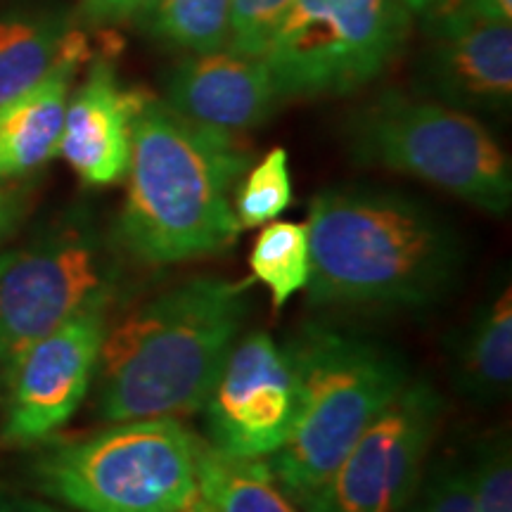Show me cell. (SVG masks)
<instances>
[{
	"label": "cell",
	"instance_id": "6da1fadb",
	"mask_svg": "<svg viewBox=\"0 0 512 512\" xmlns=\"http://www.w3.org/2000/svg\"><path fill=\"white\" fill-rule=\"evenodd\" d=\"M320 309H427L456 285L463 249L430 204L406 192L342 185L318 192L306 219Z\"/></svg>",
	"mask_w": 512,
	"mask_h": 512
},
{
	"label": "cell",
	"instance_id": "7a4b0ae2",
	"mask_svg": "<svg viewBox=\"0 0 512 512\" xmlns=\"http://www.w3.org/2000/svg\"><path fill=\"white\" fill-rule=\"evenodd\" d=\"M249 162L238 136L188 121L145 93L133 117L126 200L112 230L126 259L174 266L226 254L242 233L233 192Z\"/></svg>",
	"mask_w": 512,
	"mask_h": 512
},
{
	"label": "cell",
	"instance_id": "3957f363",
	"mask_svg": "<svg viewBox=\"0 0 512 512\" xmlns=\"http://www.w3.org/2000/svg\"><path fill=\"white\" fill-rule=\"evenodd\" d=\"M249 280H183L110 320L95 370L102 422L202 411L249 316Z\"/></svg>",
	"mask_w": 512,
	"mask_h": 512
},
{
	"label": "cell",
	"instance_id": "277c9868",
	"mask_svg": "<svg viewBox=\"0 0 512 512\" xmlns=\"http://www.w3.org/2000/svg\"><path fill=\"white\" fill-rule=\"evenodd\" d=\"M285 349L297 370L299 411L266 465L299 512H325L339 465L411 373L387 344L330 323L304 325Z\"/></svg>",
	"mask_w": 512,
	"mask_h": 512
},
{
	"label": "cell",
	"instance_id": "5b68a950",
	"mask_svg": "<svg viewBox=\"0 0 512 512\" xmlns=\"http://www.w3.org/2000/svg\"><path fill=\"white\" fill-rule=\"evenodd\" d=\"M197 448L176 418L110 422L38 453L29 482L76 512H192L202 505Z\"/></svg>",
	"mask_w": 512,
	"mask_h": 512
},
{
	"label": "cell",
	"instance_id": "8992f818",
	"mask_svg": "<svg viewBox=\"0 0 512 512\" xmlns=\"http://www.w3.org/2000/svg\"><path fill=\"white\" fill-rule=\"evenodd\" d=\"M347 143L354 162L418 178L491 216L512 207L510 157L475 114L384 91L351 114Z\"/></svg>",
	"mask_w": 512,
	"mask_h": 512
},
{
	"label": "cell",
	"instance_id": "52a82bcc",
	"mask_svg": "<svg viewBox=\"0 0 512 512\" xmlns=\"http://www.w3.org/2000/svg\"><path fill=\"white\" fill-rule=\"evenodd\" d=\"M126 254L88 211L50 221L0 254V380L31 344L91 309H112Z\"/></svg>",
	"mask_w": 512,
	"mask_h": 512
},
{
	"label": "cell",
	"instance_id": "ba28073f",
	"mask_svg": "<svg viewBox=\"0 0 512 512\" xmlns=\"http://www.w3.org/2000/svg\"><path fill=\"white\" fill-rule=\"evenodd\" d=\"M411 22L401 0H292L261 60L280 100L339 98L399 57Z\"/></svg>",
	"mask_w": 512,
	"mask_h": 512
},
{
	"label": "cell",
	"instance_id": "9c48e42d",
	"mask_svg": "<svg viewBox=\"0 0 512 512\" xmlns=\"http://www.w3.org/2000/svg\"><path fill=\"white\" fill-rule=\"evenodd\" d=\"M444 411L439 389L411 377L339 465L325 512L406 510L427 470Z\"/></svg>",
	"mask_w": 512,
	"mask_h": 512
},
{
	"label": "cell",
	"instance_id": "30bf717a",
	"mask_svg": "<svg viewBox=\"0 0 512 512\" xmlns=\"http://www.w3.org/2000/svg\"><path fill=\"white\" fill-rule=\"evenodd\" d=\"M299 411L297 370L268 332L238 339L202 406L204 441L235 460H266L290 437Z\"/></svg>",
	"mask_w": 512,
	"mask_h": 512
},
{
	"label": "cell",
	"instance_id": "8fae6325",
	"mask_svg": "<svg viewBox=\"0 0 512 512\" xmlns=\"http://www.w3.org/2000/svg\"><path fill=\"white\" fill-rule=\"evenodd\" d=\"M112 309H91L60 325L24 351L5 389L0 446L46 444L74 418L95 382Z\"/></svg>",
	"mask_w": 512,
	"mask_h": 512
},
{
	"label": "cell",
	"instance_id": "7c38bea8",
	"mask_svg": "<svg viewBox=\"0 0 512 512\" xmlns=\"http://www.w3.org/2000/svg\"><path fill=\"white\" fill-rule=\"evenodd\" d=\"M430 46L420 95L467 114H503L512 102V24L475 17H425Z\"/></svg>",
	"mask_w": 512,
	"mask_h": 512
},
{
	"label": "cell",
	"instance_id": "4fadbf2b",
	"mask_svg": "<svg viewBox=\"0 0 512 512\" xmlns=\"http://www.w3.org/2000/svg\"><path fill=\"white\" fill-rule=\"evenodd\" d=\"M162 100L188 121L233 136L264 124L283 102L266 62L230 48L178 60L164 76Z\"/></svg>",
	"mask_w": 512,
	"mask_h": 512
},
{
	"label": "cell",
	"instance_id": "5bb4252c",
	"mask_svg": "<svg viewBox=\"0 0 512 512\" xmlns=\"http://www.w3.org/2000/svg\"><path fill=\"white\" fill-rule=\"evenodd\" d=\"M147 91L119 83L114 53H100L86 81L69 95L60 138L64 162L83 185L105 188L126 178L131 162L133 117Z\"/></svg>",
	"mask_w": 512,
	"mask_h": 512
},
{
	"label": "cell",
	"instance_id": "9a60e30c",
	"mask_svg": "<svg viewBox=\"0 0 512 512\" xmlns=\"http://www.w3.org/2000/svg\"><path fill=\"white\" fill-rule=\"evenodd\" d=\"M62 0H10L0 5V105L46 79L64 57L91 53Z\"/></svg>",
	"mask_w": 512,
	"mask_h": 512
},
{
	"label": "cell",
	"instance_id": "2e32d148",
	"mask_svg": "<svg viewBox=\"0 0 512 512\" xmlns=\"http://www.w3.org/2000/svg\"><path fill=\"white\" fill-rule=\"evenodd\" d=\"M88 57H64L46 79L0 105V181L34 174L57 157L74 76Z\"/></svg>",
	"mask_w": 512,
	"mask_h": 512
},
{
	"label": "cell",
	"instance_id": "e0dca14e",
	"mask_svg": "<svg viewBox=\"0 0 512 512\" xmlns=\"http://www.w3.org/2000/svg\"><path fill=\"white\" fill-rule=\"evenodd\" d=\"M453 382L477 403L501 401L512 384V287H496L453 347Z\"/></svg>",
	"mask_w": 512,
	"mask_h": 512
},
{
	"label": "cell",
	"instance_id": "ac0fdd59",
	"mask_svg": "<svg viewBox=\"0 0 512 512\" xmlns=\"http://www.w3.org/2000/svg\"><path fill=\"white\" fill-rule=\"evenodd\" d=\"M202 501L214 512H299L283 494L264 460H235L200 439Z\"/></svg>",
	"mask_w": 512,
	"mask_h": 512
},
{
	"label": "cell",
	"instance_id": "d6986e66",
	"mask_svg": "<svg viewBox=\"0 0 512 512\" xmlns=\"http://www.w3.org/2000/svg\"><path fill=\"white\" fill-rule=\"evenodd\" d=\"M136 19L162 46L211 53L228 46L230 0H150Z\"/></svg>",
	"mask_w": 512,
	"mask_h": 512
},
{
	"label": "cell",
	"instance_id": "ffe728a7",
	"mask_svg": "<svg viewBox=\"0 0 512 512\" xmlns=\"http://www.w3.org/2000/svg\"><path fill=\"white\" fill-rule=\"evenodd\" d=\"M252 280L264 285L275 309L304 292L311 278V245L306 223L271 221L261 226L249 252Z\"/></svg>",
	"mask_w": 512,
	"mask_h": 512
},
{
	"label": "cell",
	"instance_id": "44dd1931",
	"mask_svg": "<svg viewBox=\"0 0 512 512\" xmlns=\"http://www.w3.org/2000/svg\"><path fill=\"white\" fill-rule=\"evenodd\" d=\"M292 204L290 157L273 147L259 164L249 166L233 192V211L240 228H259L285 214Z\"/></svg>",
	"mask_w": 512,
	"mask_h": 512
},
{
	"label": "cell",
	"instance_id": "7402d4cb",
	"mask_svg": "<svg viewBox=\"0 0 512 512\" xmlns=\"http://www.w3.org/2000/svg\"><path fill=\"white\" fill-rule=\"evenodd\" d=\"M403 512H475L470 458L451 453L427 465L418 491Z\"/></svg>",
	"mask_w": 512,
	"mask_h": 512
},
{
	"label": "cell",
	"instance_id": "603a6c76",
	"mask_svg": "<svg viewBox=\"0 0 512 512\" xmlns=\"http://www.w3.org/2000/svg\"><path fill=\"white\" fill-rule=\"evenodd\" d=\"M475 512H512V453L508 434L477 444L470 456Z\"/></svg>",
	"mask_w": 512,
	"mask_h": 512
},
{
	"label": "cell",
	"instance_id": "cb8c5ba5",
	"mask_svg": "<svg viewBox=\"0 0 512 512\" xmlns=\"http://www.w3.org/2000/svg\"><path fill=\"white\" fill-rule=\"evenodd\" d=\"M292 0H230L228 46L247 57H264Z\"/></svg>",
	"mask_w": 512,
	"mask_h": 512
},
{
	"label": "cell",
	"instance_id": "d4e9b609",
	"mask_svg": "<svg viewBox=\"0 0 512 512\" xmlns=\"http://www.w3.org/2000/svg\"><path fill=\"white\" fill-rule=\"evenodd\" d=\"M422 17H475L512 24V0H437Z\"/></svg>",
	"mask_w": 512,
	"mask_h": 512
},
{
	"label": "cell",
	"instance_id": "484cf974",
	"mask_svg": "<svg viewBox=\"0 0 512 512\" xmlns=\"http://www.w3.org/2000/svg\"><path fill=\"white\" fill-rule=\"evenodd\" d=\"M147 3L150 0H81L76 19L93 24V27L126 22V19H136Z\"/></svg>",
	"mask_w": 512,
	"mask_h": 512
},
{
	"label": "cell",
	"instance_id": "4316f807",
	"mask_svg": "<svg viewBox=\"0 0 512 512\" xmlns=\"http://www.w3.org/2000/svg\"><path fill=\"white\" fill-rule=\"evenodd\" d=\"M0 512H62L55 505L36 501V498L22 496H3L0 494Z\"/></svg>",
	"mask_w": 512,
	"mask_h": 512
},
{
	"label": "cell",
	"instance_id": "83f0119b",
	"mask_svg": "<svg viewBox=\"0 0 512 512\" xmlns=\"http://www.w3.org/2000/svg\"><path fill=\"white\" fill-rule=\"evenodd\" d=\"M19 211H22V207H19L17 197H12L10 192L0 190V242L5 240V235H8L12 228H15Z\"/></svg>",
	"mask_w": 512,
	"mask_h": 512
},
{
	"label": "cell",
	"instance_id": "f1b7e54d",
	"mask_svg": "<svg viewBox=\"0 0 512 512\" xmlns=\"http://www.w3.org/2000/svg\"><path fill=\"white\" fill-rule=\"evenodd\" d=\"M401 3L406 5L411 15H425V12L430 10L437 0H401Z\"/></svg>",
	"mask_w": 512,
	"mask_h": 512
},
{
	"label": "cell",
	"instance_id": "f546056e",
	"mask_svg": "<svg viewBox=\"0 0 512 512\" xmlns=\"http://www.w3.org/2000/svg\"><path fill=\"white\" fill-rule=\"evenodd\" d=\"M192 512H214V510H211V508H209V505L202 501V505H197V508H195V510H192Z\"/></svg>",
	"mask_w": 512,
	"mask_h": 512
}]
</instances>
